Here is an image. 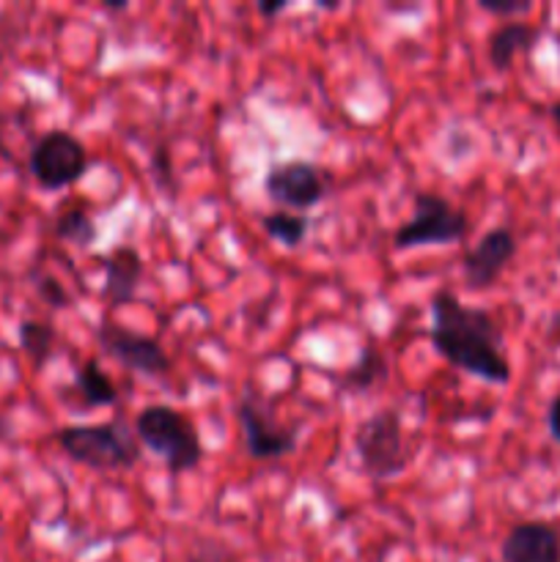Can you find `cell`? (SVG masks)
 Returning <instances> with one entry per match:
<instances>
[{
    "label": "cell",
    "mask_w": 560,
    "mask_h": 562,
    "mask_svg": "<svg viewBox=\"0 0 560 562\" xmlns=\"http://www.w3.org/2000/svg\"><path fill=\"white\" fill-rule=\"evenodd\" d=\"M355 453L362 472L371 481H395L410 470V445H406L401 415L395 409H377L355 428Z\"/></svg>",
    "instance_id": "4"
},
{
    "label": "cell",
    "mask_w": 560,
    "mask_h": 562,
    "mask_svg": "<svg viewBox=\"0 0 560 562\" xmlns=\"http://www.w3.org/2000/svg\"><path fill=\"white\" fill-rule=\"evenodd\" d=\"M75 390L88 409L113 406L115 401H119V387H115L113 379H110L108 373L99 368L97 357H91V360L82 362L80 371L75 373Z\"/></svg>",
    "instance_id": "15"
},
{
    "label": "cell",
    "mask_w": 560,
    "mask_h": 562,
    "mask_svg": "<svg viewBox=\"0 0 560 562\" xmlns=\"http://www.w3.org/2000/svg\"><path fill=\"white\" fill-rule=\"evenodd\" d=\"M104 11H126L130 9V0H102Z\"/></svg>",
    "instance_id": "24"
},
{
    "label": "cell",
    "mask_w": 560,
    "mask_h": 562,
    "mask_svg": "<svg viewBox=\"0 0 560 562\" xmlns=\"http://www.w3.org/2000/svg\"><path fill=\"white\" fill-rule=\"evenodd\" d=\"M470 234L467 214L439 192L421 190L412 201V217L393 234L395 250H415L428 245H456Z\"/></svg>",
    "instance_id": "5"
},
{
    "label": "cell",
    "mask_w": 560,
    "mask_h": 562,
    "mask_svg": "<svg viewBox=\"0 0 560 562\" xmlns=\"http://www.w3.org/2000/svg\"><path fill=\"white\" fill-rule=\"evenodd\" d=\"M55 236L71 247H91L99 239V225L82 203H66L55 217Z\"/></svg>",
    "instance_id": "16"
},
{
    "label": "cell",
    "mask_w": 560,
    "mask_h": 562,
    "mask_svg": "<svg viewBox=\"0 0 560 562\" xmlns=\"http://www.w3.org/2000/svg\"><path fill=\"white\" fill-rule=\"evenodd\" d=\"M16 340H20L22 355L33 362V368H44L49 362V357L55 355L58 333H55L53 324L38 322V318H25L16 327Z\"/></svg>",
    "instance_id": "17"
},
{
    "label": "cell",
    "mask_w": 560,
    "mask_h": 562,
    "mask_svg": "<svg viewBox=\"0 0 560 562\" xmlns=\"http://www.w3.org/2000/svg\"><path fill=\"white\" fill-rule=\"evenodd\" d=\"M97 340L108 357L121 362L130 371L143 376H165L170 371V357L157 338L121 327V324L102 322L97 329Z\"/></svg>",
    "instance_id": "9"
},
{
    "label": "cell",
    "mask_w": 560,
    "mask_h": 562,
    "mask_svg": "<svg viewBox=\"0 0 560 562\" xmlns=\"http://www.w3.org/2000/svg\"><path fill=\"white\" fill-rule=\"evenodd\" d=\"M135 437L141 448H148L165 461L170 475L192 472L203 459L201 434L195 423L168 404H152L137 412Z\"/></svg>",
    "instance_id": "2"
},
{
    "label": "cell",
    "mask_w": 560,
    "mask_h": 562,
    "mask_svg": "<svg viewBox=\"0 0 560 562\" xmlns=\"http://www.w3.org/2000/svg\"><path fill=\"white\" fill-rule=\"evenodd\" d=\"M538 38H541V31L527 25V22H503V25L494 27L492 36H489V64L497 71H508L511 64L516 60V55L533 53Z\"/></svg>",
    "instance_id": "13"
},
{
    "label": "cell",
    "mask_w": 560,
    "mask_h": 562,
    "mask_svg": "<svg viewBox=\"0 0 560 562\" xmlns=\"http://www.w3.org/2000/svg\"><path fill=\"white\" fill-rule=\"evenodd\" d=\"M475 3L481 11H486V14L497 16V20H505V22H511L514 16L527 14V11L533 9L530 0H475Z\"/></svg>",
    "instance_id": "20"
},
{
    "label": "cell",
    "mask_w": 560,
    "mask_h": 562,
    "mask_svg": "<svg viewBox=\"0 0 560 562\" xmlns=\"http://www.w3.org/2000/svg\"><path fill=\"white\" fill-rule=\"evenodd\" d=\"M36 291H38V300H42L47 307H53V311H66V307H71L69 291L60 285V280L49 278V274H44V278L36 280Z\"/></svg>",
    "instance_id": "19"
},
{
    "label": "cell",
    "mask_w": 560,
    "mask_h": 562,
    "mask_svg": "<svg viewBox=\"0 0 560 562\" xmlns=\"http://www.w3.org/2000/svg\"><path fill=\"white\" fill-rule=\"evenodd\" d=\"M549 115H552V121L558 124V130H560V102H555L552 108H549Z\"/></svg>",
    "instance_id": "25"
},
{
    "label": "cell",
    "mask_w": 560,
    "mask_h": 562,
    "mask_svg": "<svg viewBox=\"0 0 560 562\" xmlns=\"http://www.w3.org/2000/svg\"><path fill=\"white\" fill-rule=\"evenodd\" d=\"M55 442L75 464L99 472L132 470L143 453L135 431H130L124 423L66 426L55 434Z\"/></svg>",
    "instance_id": "3"
},
{
    "label": "cell",
    "mask_w": 560,
    "mask_h": 562,
    "mask_svg": "<svg viewBox=\"0 0 560 562\" xmlns=\"http://www.w3.org/2000/svg\"><path fill=\"white\" fill-rule=\"evenodd\" d=\"M264 192L269 201L278 203V209L305 214L327 198V181L313 162L289 159V162H278L267 170Z\"/></svg>",
    "instance_id": "8"
},
{
    "label": "cell",
    "mask_w": 560,
    "mask_h": 562,
    "mask_svg": "<svg viewBox=\"0 0 560 562\" xmlns=\"http://www.w3.org/2000/svg\"><path fill=\"white\" fill-rule=\"evenodd\" d=\"M104 267V289L102 300L110 311H119L126 307L130 302H135L137 289L143 283V274H146V263L143 256L132 245H119L102 256Z\"/></svg>",
    "instance_id": "11"
},
{
    "label": "cell",
    "mask_w": 560,
    "mask_h": 562,
    "mask_svg": "<svg viewBox=\"0 0 560 562\" xmlns=\"http://www.w3.org/2000/svg\"><path fill=\"white\" fill-rule=\"evenodd\" d=\"M516 250H519V241H516L514 231L505 228V225L486 231L461 258V274H464L467 289H492L500 280V274L505 272V267L514 261Z\"/></svg>",
    "instance_id": "10"
},
{
    "label": "cell",
    "mask_w": 560,
    "mask_h": 562,
    "mask_svg": "<svg viewBox=\"0 0 560 562\" xmlns=\"http://www.w3.org/2000/svg\"><path fill=\"white\" fill-rule=\"evenodd\" d=\"M258 223H261L264 234H267L269 239L289 247V250H296V247L305 245L307 231H311V220H307L305 214L285 212V209H275V212L261 214Z\"/></svg>",
    "instance_id": "18"
},
{
    "label": "cell",
    "mask_w": 560,
    "mask_h": 562,
    "mask_svg": "<svg viewBox=\"0 0 560 562\" xmlns=\"http://www.w3.org/2000/svg\"><path fill=\"white\" fill-rule=\"evenodd\" d=\"M88 151L77 135L66 130H49L33 143L27 168L36 184L47 192L66 190L88 173Z\"/></svg>",
    "instance_id": "6"
},
{
    "label": "cell",
    "mask_w": 560,
    "mask_h": 562,
    "mask_svg": "<svg viewBox=\"0 0 560 562\" xmlns=\"http://www.w3.org/2000/svg\"><path fill=\"white\" fill-rule=\"evenodd\" d=\"M236 420L242 426V437H245L247 456L253 461H272L285 459L296 450V431L289 426H280L264 401L256 393L245 390L242 398L236 401Z\"/></svg>",
    "instance_id": "7"
},
{
    "label": "cell",
    "mask_w": 560,
    "mask_h": 562,
    "mask_svg": "<svg viewBox=\"0 0 560 562\" xmlns=\"http://www.w3.org/2000/svg\"><path fill=\"white\" fill-rule=\"evenodd\" d=\"M184 562H236L234 552L217 541H198L195 547L187 552Z\"/></svg>",
    "instance_id": "21"
},
{
    "label": "cell",
    "mask_w": 560,
    "mask_h": 562,
    "mask_svg": "<svg viewBox=\"0 0 560 562\" xmlns=\"http://www.w3.org/2000/svg\"><path fill=\"white\" fill-rule=\"evenodd\" d=\"M503 562H560V530L549 521H519L500 543Z\"/></svg>",
    "instance_id": "12"
},
{
    "label": "cell",
    "mask_w": 560,
    "mask_h": 562,
    "mask_svg": "<svg viewBox=\"0 0 560 562\" xmlns=\"http://www.w3.org/2000/svg\"><path fill=\"white\" fill-rule=\"evenodd\" d=\"M390 368H388V357L382 355V349L373 344H366L357 355L355 366L346 368V373L340 376L338 390L346 395H360V393H371L373 387L388 382Z\"/></svg>",
    "instance_id": "14"
},
{
    "label": "cell",
    "mask_w": 560,
    "mask_h": 562,
    "mask_svg": "<svg viewBox=\"0 0 560 562\" xmlns=\"http://www.w3.org/2000/svg\"><path fill=\"white\" fill-rule=\"evenodd\" d=\"M428 338L434 351L456 371H464L497 387L511 382V362L505 357L503 327L497 318L483 307L464 305L453 291L439 289L432 296Z\"/></svg>",
    "instance_id": "1"
},
{
    "label": "cell",
    "mask_w": 560,
    "mask_h": 562,
    "mask_svg": "<svg viewBox=\"0 0 560 562\" xmlns=\"http://www.w3.org/2000/svg\"><path fill=\"white\" fill-rule=\"evenodd\" d=\"M547 428H549V437H552L555 442L560 445V395L552 401V404H549V409H547Z\"/></svg>",
    "instance_id": "22"
},
{
    "label": "cell",
    "mask_w": 560,
    "mask_h": 562,
    "mask_svg": "<svg viewBox=\"0 0 560 562\" xmlns=\"http://www.w3.org/2000/svg\"><path fill=\"white\" fill-rule=\"evenodd\" d=\"M256 9L264 20H275V16L289 9V3H283V0H261V3H256Z\"/></svg>",
    "instance_id": "23"
}]
</instances>
